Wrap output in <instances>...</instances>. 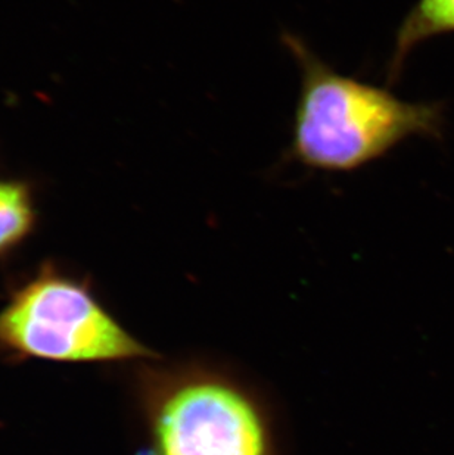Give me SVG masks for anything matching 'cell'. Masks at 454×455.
Returning a JSON list of instances; mask_svg holds the SVG:
<instances>
[{"instance_id": "6da1fadb", "label": "cell", "mask_w": 454, "mask_h": 455, "mask_svg": "<svg viewBox=\"0 0 454 455\" xmlns=\"http://www.w3.org/2000/svg\"><path fill=\"white\" fill-rule=\"evenodd\" d=\"M283 44L301 71L289 147L296 163L320 172H354L408 139L442 136L440 103L408 102L344 76L291 33L283 35Z\"/></svg>"}, {"instance_id": "3957f363", "label": "cell", "mask_w": 454, "mask_h": 455, "mask_svg": "<svg viewBox=\"0 0 454 455\" xmlns=\"http://www.w3.org/2000/svg\"><path fill=\"white\" fill-rule=\"evenodd\" d=\"M0 353L55 363L155 360L89 283L45 264L0 309Z\"/></svg>"}, {"instance_id": "5b68a950", "label": "cell", "mask_w": 454, "mask_h": 455, "mask_svg": "<svg viewBox=\"0 0 454 455\" xmlns=\"http://www.w3.org/2000/svg\"><path fill=\"white\" fill-rule=\"evenodd\" d=\"M37 221L30 186L20 180H0V257L21 245Z\"/></svg>"}, {"instance_id": "7a4b0ae2", "label": "cell", "mask_w": 454, "mask_h": 455, "mask_svg": "<svg viewBox=\"0 0 454 455\" xmlns=\"http://www.w3.org/2000/svg\"><path fill=\"white\" fill-rule=\"evenodd\" d=\"M139 376L154 455H278L271 408L231 370L183 361L146 365Z\"/></svg>"}, {"instance_id": "277c9868", "label": "cell", "mask_w": 454, "mask_h": 455, "mask_svg": "<svg viewBox=\"0 0 454 455\" xmlns=\"http://www.w3.org/2000/svg\"><path fill=\"white\" fill-rule=\"evenodd\" d=\"M454 33V0H418L395 36L394 51L388 65V82H397L409 55L418 46Z\"/></svg>"}]
</instances>
